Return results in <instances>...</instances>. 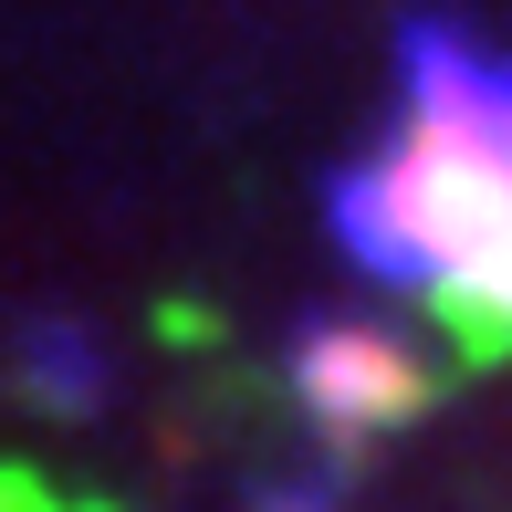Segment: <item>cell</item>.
<instances>
[{"label": "cell", "mask_w": 512, "mask_h": 512, "mask_svg": "<svg viewBox=\"0 0 512 512\" xmlns=\"http://www.w3.org/2000/svg\"><path fill=\"white\" fill-rule=\"evenodd\" d=\"M283 366H293V398L314 408L324 450H345V460L439 408V366L377 314H304L293 345H283Z\"/></svg>", "instance_id": "cell-1"}, {"label": "cell", "mask_w": 512, "mask_h": 512, "mask_svg": "<svg viewBox=\"0 0 512 512\" xmlns=\"http://www.w3.org/2000/svg\"><path fill=\"white\" fill-rule=\"evenodd\" d=\"M398 126L512 178V63H492L460 21L408 11L398 21Z\"/></svg>", "instance_id": "cell-2"}, {"label": "cell", "mask_w": 512, "mask_h": 512, "mask_svg": "<svg viewBox=\"0 0 512 512\" xmlns=\"http://www.w3.org/2000/svg\"><path fill=\"white\" fill-rule=\"evenodd\" d=\"M11 387L42 418H95L105 387H115V366H105V345H95L84 314H21L11 324Z\"/></svg>", "instance_id": "cell-3"}, {"label": "cell", "mask_w": 512, "mask_h": 512, "mask_svg": "<svg viewBox=\"0 0 512 512\" xmlns=\"http://www.w3.org/2000/svg\"><path fill=\"white\" fill-rule=\"evenodd\" d=\"M450 293H471V304L512 314V178L502 168H471V189H460V220H450V272H439Z\"/></svg>", "instance_id": "cell-4"}, {"label": "cell", "mask_w": 512, "mask_h": 512, "mask_svg": "<svg viewBox=\"0 0 512 512\" xmlns=\"http://www.w3.org/2000/svg\"><path fill=\"white\" fill-rule=\"evenodd\" d=\"M251 512H345V502L324 492V481H262V492H251Z\"/></svg>", "instance_id": "cell-5"}]
</instances>
